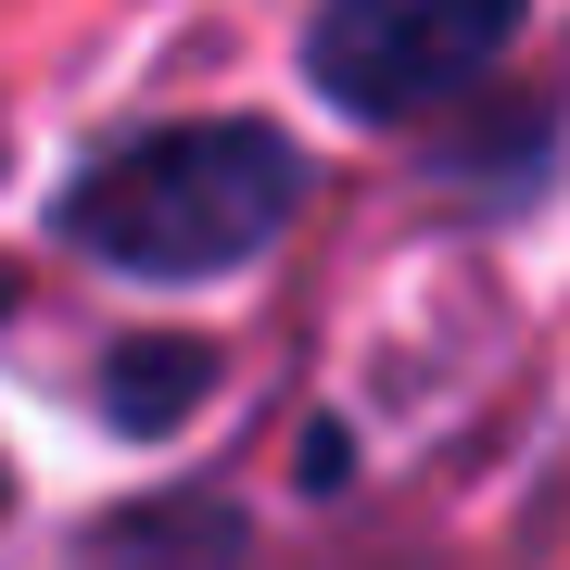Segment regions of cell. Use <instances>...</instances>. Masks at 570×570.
<instances>
[{"label":"cell","instance_id":"cell-1","mask_svg":"<svg viewBox=\"0 0 570 570\" xmlns=\"http://www.w3.org/2000/svg\"><path fill=\"white\" fill-rule=\"evenodd\" d=\"M292 204H305V153L254 115H204L102 153L63 190V242L127 279H228L292 228Z\"/></svg>","mask_w":570,"mask_h":570},{"label":"cell","instance_id":"cell-2","mask_svg":"<svg viewBox=\"0 0 570 570\" xmlns=\"http://www.w3.org/2000/svg\"><path fill=\"white\" fill-rule=\"evenodd\" d=\"M520 39V0H317L305 63L343 115H431Z\"/></svg>","mask_w":570,"mask_h":570},{"label":"cell","instance_id":"cell-3","mask_svg":"<svg viewBox=\"0 0 570 570\" xmlns=\"http://www.w3.org/2000/svg\"><path fill=\"white\" fill-rule=\"evenodd\" d=\"M102 381H115V431H178L190 406H204L216 355H204V343H127Z\"/></svg>","mask_w":570,"mask_h":570}]
</instances>
